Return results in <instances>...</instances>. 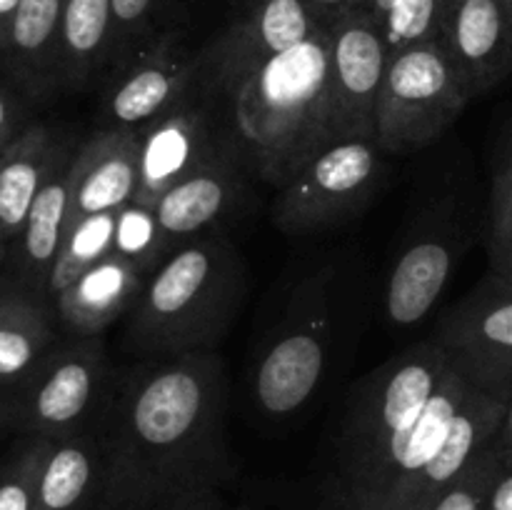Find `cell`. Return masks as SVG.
<instances>
[{"instance_id": "1", "label": "cell", "mask_w": 512, "mask_h": 510, "mask_svg": "<svg viewBox=\"0 0 512 510\" xmlns=\"http://www.w3.org/2000/svg\"><path fill=\"white\" fill-rule=\"evenodd\" d=\"M95 428L103 445L98 510H170L235 473L218 353L138 360L115 373Z\"/></svg>"}, {"instance_id": "2", "label": "cell", "mask_w": 512, "mask_h": 510, "mask_svg": "<svg viewBox=\"0 0 512 510\" xmlns=\"http://www.w3.org/2000/svg\"><path fill=\"white\" fill-rule=\"evenodd\" d=\"M215 100L228 113L223 125L248 173L283 188L310 160L340 143L330 100L328 25Z\"/></svg>"}, {"instance_id": "3", "label": "cell", "mask_w": 512, "mask_h": 510, "mask_svg": "<svg viewBox=\"0 0 512 510\" xmlns=\"http://www.w3.org/2000/svg\"><path fill=\"white\" fill-rule=\"evenodd\" d=\"M245 265L235 245L205 233L155 268L125 315L123 350L140 360L218 353L245 298Z\"/></svg>"}, {"instance_id": "4", "label": "cell", "mask_w": 512, "mask_h": 510, "mask_svg": "<svg viewBox=\"0 0 512 510\" xmlns=\"http://www.w3.org/2000/svg\"><path fill=\"white\" fill-rule=\"evenodd\" d=\"M450 368L435 338L395 355L350 393L328 478L330 510H365L403 455Z\"/></svg>"}, {"instance_id": "5", "label": "cell", "mask_w": 512, "mask_h": 510, "mask_svg": "<svg viewBox=\"0 0 512 510\" xmlns=\"http://www.w3.org/2000/svg\"><path fill=\"white\" fill-rule=\"evenodd\" d=\"M338 270L325 265L295 285L255 360L253 403L268 418H288L313 400L328 368L338 305Z\"/></svg>"}, {"instance_id": "6", "label": "cell", "mask_w": 512, "mask_h": 510, "mask_svg": "<svg viewBox=\"0 0 512 510\" xmlns=\"http://www.w3.org/2000/svg\"><path fill=\"white\" fill-rule=\"evenodd\" d=\"M443 40L390 55L375 110V143L385 155H410L440 138L470 103Z\"/></svg>"}, {"instance_id": "7", "label": "cell", "mask_w": 512, "mask_h": 510, "mask_svg": "<svg viewBox=\"0 0 512 510\" xmlns=\"http://www.w3.org/2000/svg\"><path fill=\"white\" fill-rule=\"evenodd\" d=\"M113 380L103 335L70 338L25 375V393L18 398L20 423L45 440L95 428Z\"/></svg>"}, {"instance_id": "8", "label": "cell", "mask_w": 512, "mask_h": 510, "mask_svg": "<svg viewBox=\"0 0 512 510\" xmlns=\"http://www.w3.org/2000/svg\"><path fill=\"white\" fill-rule=\"evenodd\" d=\"M383 155L375 140H340L330 145L278 188L273 223L283 233L303 235L353 218L378 188Z\"/></svg>"}, {"instance_id": "9", "label": "cell", "mask_w": 512, "mask_h": 510, "mask_svg": "<svg viewBox=\"0 0 512 510\" xmlns=\"http://www.w3.org/2000/svg\"><path fill=\"white\" fill-rule=\"evenodd\" d=\"M323 28L305 0H248L243 13L200 50L195 83L210 100L223 95L275 55L305 43Z\"/></svg>"}, {"instance_id": "10", "label": "cell", "mask_w": 512, "mask_h": 510, "mask_svg": "<svg viewBox=\"0 0 512 510\" xmlns=\"http://www.w3.org/2000/svg\"><path fill=\"white\" fill-rule=\"evenodd\" d=\"M435 340L475 388L512 398V290L485 275L440 318Z\"/></svg>"}, {"instance_id": "11", "label": "cell", "mask_w": 512, "mask_h": 510, "mask_svg": "<svg viewBox=\"0 0 512 510\" xmlns=\"http://www.w3.org/2000/svg\"><path fill=\"white\" fill-rule=\"evenodd\" d=\"M138 140L140 183L135 203L150 208L185 175L195 173L218 155L235 150L223 118L220 113L215 115L213 100L198 83L173 110L138 130Z\"/></svg>"}, {"instance_id": "12", "label": "cell", "mask_w": 512, "mask_h": 510, "mask_svg": "<svg viewBox=\"0 0 512 510\" xmlns=\"http://www.w3.org/2000/svg\"><path fill=\"white\" fill-rule=\"evenodd\" d=\"M198 73L200 53H190L175 30L158 33L108 78L98 130H143L193 90Z\"/></svg>"}, {"instance_id": "13", "label": "cell", "mask_w": 512, "mask_h": 510, "mask_svg": "<svg viewBox=\"0 0 512 510\" xmlns=\"http://www.w3.org/2000/svg\"><path fill=\"white\" fill-rule=\"evenodd\" d=\"M328 30L335 135L375 140V110L390 60L380 20L358 8L333 20Z\"/></svg>"}, {"instance_id": "14", "label": "cell", "mask_w": 512, "mask_h": 510, "mask_svg": "<svg viewBox=\"0 0 512 510\" xmlns=\"http://www.w3.org/2000/svg\"><path fill=\"white\" fill-rule=\"evenodd\" d=\"M248 168L235 150L218 155L195 173L165 190L153 205L163 238L165 258L180 245L205 235L210 225L223 220L245 195Z\"/></svg>"}, {"instance_id": "15", "label": "cell", "mask_w": 512, "mask_h": 510, "mask_svg": "<svg viewBox=\"0 0 512 510\" xmlns=\"http://www.w3.org/2000/svg\"><path fill=\"white\" fill-rule=\"evenodd\" d=\"M440 40L470 98L512 73V23L500 0H453Z\"/></svg>"}, {"instance_id": "16", "label": "cell", "mask_w": 512, "mask_h": 510, "mask_svg": "<svg viewBox=\"0 0 512 510\" xmlns=\"http://www.w3.org/2000/svg\"><path fill=\"white\" fill-rule=\"evenodd\" d=\"M138 130H98L78 145L70 165L65 233L83 218L120 210L138 195Z\"/></svg>"}, {"instance_id": "17", "label": "cell", "mask_w": 512, "mask_h": 510, "mask_svg": "<svg viewBox=\"0 0 512 510\" xmlns=\"http://www.w3.org/2000/svg\"><path fill=\"white\" fill-rule=\"evenodd\" d=\"M508 400L473 388L460 413L455 415L443 448L433 460L395 495L385 510H428L445 490L458 483L475 458L498 440Z\"/></svg>"}, {"instance_id": "18", "label": "cell", "mask_w": 512, "mask_h": 510, "mask_svg": "<svg viewBox=\"0 0 512 510\" xmlns=\"http://www.w3.org/2000/svg\"><path fill=\"white\" fill-rule=\"evenodd\" d=\"M458 240L455 230L435 228L405 245L383 293L385 320L393 328H413L433 313L460 260Z\"/></svg>"}, {"instance_id": "19", "label": "cell", "mask_w": 512, "mask_h": 510, "mask_svg": "<svg viewBox=\"0 0 512 510\" xmlns=\"http://www.w3.org/2000/svg\"><path fill=\"white\" fill-rule=\"evenodd\" d=\"M148 278L143 265L113 250L55 295V315L70 338H98L110 325L125 320Z\"/></svg>"}, {"instance_id": "20", "label": "cell", "mask_w": 512, "mask_h": 510, "mask_svg": "<svg viewBox=\"0 0 512 510\" xmlns=\"http://www.w3.org/2000/svg\"><path fill=\"white\" fill-rule=\"evenodd\" d=\"M68 145L48 125H28L0 153V243L10 248L23 233L35 195Z\"/></svg>"}, {"instance_id": "21", "label": "cell", "mask_w": 512, "mask_h": 510, "mask_svg": "<svg viewBox=\"0 0 512 510\" xmlns=\"http://www.w3.org/2000/svg\"><path fill=\"white\" fill-rule=\"evenodd\" d=\"M103 445L98 428L48 440L38 473V510H98Z\"/></svg>"}, {"instance_id": "22", "label": "cell", "mask_w": 512, "mask_h": 510, "mask_svg": "<svg viewBox=\"0 0 512 510\" xmlns=\"http://www.w3.org/2000/svg\"><path fill=\"white\" fill-rule=\"evenodd\" d=\"M63 0H20L5 33L3 53L15 78L35 95L63 85L60 80Z\"/></svg>"}, {"instance_id": "23", "label": "cell", "mask_w": 512, "mask_h": 510, "mask_svg": "<svg viewBox=\"0 0 512 510\" xmlns=\"http://www.w3.org/2000/svg\"><path fill=\"white\" fill-rule=\"evenodd\" d=\"M78 145L70 143L68 150L60 155L55 168L45 178L43 188L38 190L30 208L23 233L15 240L18 250V265L28 285L38 293L48 295L50 270L58 258L60 243L65 238L68 225V203H70V165Z\"/></svg>"}, {"instance_id": "24", "label": "cell", "mask_w": 512, "mask_h": 510, "mask_svg": "<svg viewBox=\"0 0 512 510\" xmlns=\"http://www.w3.org/2000/svg\"><path fill=\"white\" fill-rule=\"evenodd\" d=\"M473 388L475 385L465 378L463 370H460L458 365L450 363L443 383L438 385V390H435V395L430 398V403L425 405L423 415H420L418 425H415L403 455H400L395 468L390 470L385 485L378 490V495L370 500L365 510L388 508L390 500H393L395 495H398L400 490H403L405 485H408L410 480L435 458V455H438L445 438H448L455 415L460 413V408H463V403L468 400L470 390Z\"/></svg>"}, {"instance_id": "25", "label": "cell", "mask_w": 512, "mask_h": 510, "mask_svg": "<svg viewBox=\"0 0 512 510\" xmlns=\"http://www.w3.org/2000/svg\"><path fill=\"white\" fill-rule=\"evenodd\" d=\"M113 0H63L60 25V80L65 88L83 90L108 70Z\"/></svg>"}, {"instance_id": "26", "label": "cell", "mask_w": 512, "mask_h": 510, "mask_svg": "<svg viewBox=\"0 0 512 510\" xmlns=\"http://www.w3.org/2000/svg\"><path fill=\"white\" fill-rule=\"evenodd\" d=\"M55 320L33 293L0 295V380L25 378L55 348Z\"/></svg>"}, {"instance_id": "27", "label": "cell", "mask_w": 512, "mask_h": 510, "mask_svg": "<svg viewBox=\"0 0 512 510\" xmlns=\"http://www.w3.org/2000/svg\"><path fill=\"white\" fill-rule=\"evenodd\" d=\"M115 228H118V210L98 213L83 218L65 233L60 243L58 258L48 280V295L55 298L63 288H68L75 278L93 268L95 263L115 250Z\"/></svg>"}, {"instance_id": "28", "label": "cell", "mask_w": 512, "mask_h": 510, "mask_svg": "<svg viewBox=\"0 0 512 510\" xmlns=\"http://www.w3.org/2000/svg\"><path fill=\"white\" fill-rule=\"evenodd\" d=\"M450 3L453 0H395L380 18L388 53L440 38Z\"/></svg>"}, {"instance_id": "29", "label": "cell", "mask_w": 512, "mask_h": 510, "mask_svg": "<svg viewBox=\"0 0 512 510\" xmlns=\"http://www.w3.org/2000/svg\"><path fill=\"white\" fill-rule=\"evenodd\" d=\"M165 0H113V33H110L108 75L118 73L155 38V20Z\"/></svg>"}, {"instance_id": "30", "label": "cell", "mask_w": 512, "mask_h": 510, "mask_svg": "<svg viewBox=\"0 0 512 510\" xmlns=\"http://www.w3.org/2000/svg\"><path fill=\"white\" fill-rule=\"evenodd\" d=\"M510 460L512 450L503 448L498 440H493V443L470 463V468L460 475L458 483L450 485L428 510H483L485 498H488L495 478L503 473V468Z\"/></svg>"}, {"instance_id": "31", "label": "cell", "mask_w": 512, "mask_h": 510, "mask_svg": "<svg viewBox=\"0 0 512 510\" xmlns=\"http://www.w3.org/2000/svg\"><path fill=\"white\" fill-rule=\"evenodd\" d=\"M115 253L143 265L150 275L165 260L163 238H160L158 218L150 205L128 203L118 210V228H115Z\"/></svg>"}, {"instance_id": "32", "label": "cell", "mask_w": 512, "mask_h": 510, "mask_svg": "<svg viewBox=\"0 0 512 510\" xmlns=\"http://www.w3.org/2000/svg\"><path fill=\"white\" fill-rule=\"evenodd\" d=\"M488 215V253H503L512 248V123L495 153Z\"/></svg>"}, {"instance_id": "33", "label": "cell", "mask_w": 512, "mask_h": 510, "mask_svg": "<svg viewBox=\"0 0 512 510\" xmlns=\"http://www.w3.org/2000/svg\"><path fill=\"white\" fill-rule=\"evenodd\" d=\"M48 440L35 438L0 470V510H38V473Z\"/></svg>"}, {"instance_id": "34", "label": "cell", "mask_w": 512, "mask_h": 510, "mask_svg": "<svg viewBox=\"0 0 512 510\" xmlns=\"http://www.w3.org/2000/svg\"><path fill=\"white\" fill-rule=\"evenodd\" d=\"M305 5H308L310 13H313L320 23L330 25L333 20H338L340 15L363 8L365 0H305Z\"/></svg>"}, {"instance_id": "35", "label": "cell", "mask_w": 512, "mask_h": 510, "mask_svg": "<svg viewBox=\"0 0 512 510\" xmlns=\"http://www.w3.org/2000/svg\"><path fill=\"white\" fill-rule=\"evenodd\" d=\"M18 128H20L18 108H15L13 100L0 90V153H3V150L8 148L20 133H23V130Z\"/></svg>"}, {"instance_id": "36", "label": "cell", "mask_w": 512, "mask_h": 510, "mask_svg": "<svg viewBox=\"0 0 512 510\" xmlns=\"http://www.w3.org/2000/svg\"><path fill=\"white\" fill-rule=\"evenodd\" d=\"M483 510H512V460L503 468V473L495 478Z\"/></svg>"}, {"instance_id": "37", "label": "cell", "mask_w": 512, "mask_h": 510, "mask_svg": "<svg viewBox=\"0 0 512 510\" xmlns=\"http://www.w3.org/2000/svg\"><path fill=\"white\" fill-rule=\"evenodd\" d=\"M170 510H228V508H225V500L223 495H220V488H208V490H195V493L185 495V498L178 500Z\"/></svg>"}, {"instance_id": "38", "label": "cell", "mask_w": 512, "mask_h": 510, "mask_svg": "<svg viewBox=\"0 0 512 510\" xmlns=\"http://www.w3.org/2000/svg\"><path fill=\"white\" fill-rule=\"evenodd\" d=\"M488 275L498 280L500 285H505V288L512 290V248L503 250V253L490 255Z\"/></svg>"}, {"instance_id": "39", "label": "cell", "mask_w": 512, "mask_h": 510, "mask_svg": "<svg viewBox=\"0 0 512 510\" xmlns=\"http://www.w3.org/2000/svg\"><path fill=\"white\" fill-rule=\"evenodd\" d=\"M20 0H0V48L5 43V33H8V25L13 20V13L18 10Z\"/></svg>"}, {"instance_id": "40", "label": "cell", "mask_w": 512, "mask_h": 510, "mask_svg": "<svg viewBox=\"0 0 512 510\" xmlns=\"http://www.w3.org/2000/svg\"><path fill=\"white\" fill-rule=\"evenodd\" d=\"M498 443L503 445V448L512 450V398L508 403V413H505L503 428H500V433H498Z\"/></svg>"}, {"instance_id": "41", "label": "cell", "mask_w": 512, "mask_h": 510, "mask_svg": "<svg viewBox=\"0 0 512 510\" xmlns=\"http://www.w3.org/2000/svg\"><path fill=\"white\" fill-rule=\"evenodd\" d=\"M395 0H365V5H363V10H368L370 15H373V18H383L385 13H388L390 10V5H393Z\"/></svg>"}, {"instance_id": "42", "label": "cell", "mask_w": 512, "mask_h": 510, "mask_svg": "<svg viewBox=\"0 0 512 510\" xmlns=\"http://www.w3.org/2000/svg\"><path fill=\"white\" fill-rule=\"evenodd\" d=\"M500 5H503L505 13H508V18H510V23H512V0H500Z\"/></svg>"}, {"instance_id": "43", "label": "cell", "mask_w": 512, "mask_h": 510, "mask_svg": "<svg viewBox=\"0 0 512 510\" xmlns=\"http://www.w3.org/2000/svg\"><path fill=\"white\" fill-rule=\"evenodd\" d=\"M5 255H8V245H3V243H0V265H3Z\"/></svg>"}, {"instance_id": "44", "label": "cell", "mask_w": 512, "mask_h": 510, "mask_svg": "<svg viewBox=\"0 0 512 510\" xmlns=\"http://www.w3.org/2000/svg\"><path fill=\"white\" fill-rule=\"evenodd\" d=\"M233 510H250V508H245V505H238V508H233Z\"/></svg>"}]
</instances>
